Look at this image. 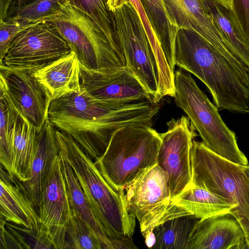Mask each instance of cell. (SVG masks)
<instances>
[{
	"label": "cell",
	"instance_id": "e0dca14e",
	"mask_svg": "<svg viewBox=\"0 0 249 249\" xmlns=\"http://www.w3.org/2000/svg\"><path fill=\"white\" fill-rule=\"evenodd\" d=\"M59 155L56 128L46 120L38 132L37 143L29 179L18 182L38 213L41 193L55 158Z\"/></svg>",
	"mask_w": 249,
	"mask_h": 249
},
{
	"label": "cell",
	"instance_id": "e575fe53",
	"mask_svg": "<svg viewBox=\"0 0 249 249\" xmlns=\"http://www.w3.org/2000/svg\"><path fill=\"white\" fill-rule=\"evenodd\" d=\"M142 235L144 238L146 246L148 248L152 249L156 242V238L153 230L148 231L142 234Z\"/></svg>",
	"mask_w": 249,
	"mask_h": 249
},
{
	"label": "cell",
	"instance_id": "5bb4252c",
	"mask_svg": "<svg viewBox=\"0 0 249 249\" xmlns=\"http://www.w3.org/2000/svg\"><path fill=\"white\" fill-rule=\"evenodd\" d=\"M81 86L94 97L105 101L130 103L152 98L126 66L103 71L80 67Z\"/></svg>",
	"mask_w": 249,
	"mask_h": 249
},
{
	"label": "cell",
	"instance_id": "4fadbf2b",
	"mask_svg": "<svg viewBox=\"0 0 249 249\" xmlns=\"http://www.w3.org/2000/svg\"><path fill=\"white\" fill-rule=\"evenodd\" d=\"M0 86L23 118L37 131L48 119L50 94L33 71L0 64Z\"/></svg>",
	"mask_w": 249,
	"mask_h": 249
},
{
	"label": "cell",
	"instance_id": "836d02e7",
	"mask_svg": "<svg viewBox=\"0 0 249 249\" xmlns=\"http://www.w3.org/2000/svg\"><path fill=\"white\" fill-rule=\"evenodd\" d=\"M14 0H0V21L5 20L7 17L9 9Z\"/></svg>",
	"mask_w": 249,
	"mask_h": 249
},
{
	"label": "cell",
	"instance_id": "d6986e66",
	"mask_svg": "<svg viewBox=\"0 0 249 249\" xmlns=\"http://www.w3.org/2000/svg\"><path fill=\"white\" fill-rule=\"evenodd\" d=\"M80 70V63L71 52L33 73L49 91L53 100L81 89Z\"/></svg>",
	"mask_w": 249,
	"mask_h": 249
},
{
	"label": "cell",
	"instance_id": "9a60e30c",
	"mask_svg": "<svg viewBox=\"0 0 249 249\" xmlns=\"http://www.w3.org/2000/svg\"><path fill=\"white\" fill-rule=\"evenodd\" d=\"M170 26L192 30L199 34L231 61L237 59L227 47L214 23L205 0H162Z\"/></svg>",
	"mask_w": 249,
	"mask_h": 249
},
{
	"label": "cell",
	"instance_id": "44dd1931",
	"mask_svg": "<svg viewBox=\"0 0 249 249\" xmlns=\"http://www.w3.org/2000/svg\"><path fill=\"white\" fill-rule=\"evenodd\" d=\"M172 200L188 214L200 219L227 213L234 216L237 208L236 205L229 203L224 197L193 185Z\"/></svg>",
	"mask_w": 249,
	"mask_h": 249
},
{
	"label": "cell",
	"instance_id": "2e32d148",
	"mask_svg": "<svg viewBox=\"0 0 249 249\" xmlns=\"http://www.w3.org/2000/svg\"><path fill=\"white\" fill-rule=\"evenodd\" d=\"M248 249L245 233L231 213L199 219L192 232L188 249Z\"/></svg>",
	"mask_w": 249,
	"mask_h": 249
},
{
	"label": "cell",
	"instance_id": "f546056e",
	"mask_svg": "<svg viewBox=\"0 0 249 249\" xmlns=\"http://www.w3.org/2000/svg\"><path fill=\"white\" fill-rule=\"evenodd\" d=\"M68 237L69 249H102L91 229L78 215L72 205Z\"/></svg>",
	"mask_w": 249,
	"mask_h": 249
},
{
	"label": "cell",
	"instance_id": "7402d4cb",
	"mask_svg": "<svg viewBox=\"0 0 249 249\" xmlns=\"http://www.w3.org/2000/svg\"><path fill=\"white\" fill-rule=\"evenodd\" d=\"M205 1L228 48L237 59L249 68V44L231 10L216 0H205Z\"/></svg>",
	"mask_w": 249,
	"mask_h": 249
},
{
	"label": "cell",
	"instance_id": "3957f363",
	"mask_svg": "<svg viewBox=\"0 0 249 249\" xmlns=\"http://www.w3.org/2000/svg\"><path fill=\"white\" fill-rule=\"evenodd\" d=\"M59 154L72 169L96 218L110 240L132 238L135 217L129 211L124 191L115 190L94 162L71 137L56 128Z\"/></svg>",
	"mask_w": 249,
	"mask_h": 249
},
{
	"label": "cell",
	"instance_id": "52a82bcc",
	"mask_svg": "<svg viewBox=\"0 0 249 249\" xmlns=\"http://www.w3.org/2000/svg\"><path fill=\"white\" fill-rule=\"evenodd\" d=\"M44 20L57 29L75 53L80 67L103 71L126 66L120 48L90 18L67 2Z\"/></svg>",
	"mask_w": 249,
	"mask_h": 249
},
{
	"label": "cell",
	"instance_id": "8992f818",
	"mask_svg": "<svg viewBox=\"0 0 249 249\" xmlns=\"http://www.w3.org/2000/svg\"><path fill=\"white\" fill-rule=\"evenodd\" d=\"M192 185L207 189L237 206L234 216L249 245V165L232 162L193 141Z\"/></svg>",
	"mask_w": 249,
	"mask_h": 249
},
{
	"label": "cell",
	"instance_id": "ac0fdd59",
	"mask_svg": "<svg viewBox=\"0 0 249 249\" xmlns=\"http://www.w3.org/2000/svg\"><path fill=\"white\" fill-rule=\"evenodd\" d=\"M1 166L0 217L27 231H36L39 216L34 204L20 187L17 179L3 171Z\"/></svg>",
	"mask_w": 249,
	"mask_h": 249
},
{
	"label": "cell",
	"instance_id": "83f0119b",
	"mask_svg": "<svg viewBox=\"0 0 249 249\" xmlns=\"http://www.w3.org/2000/svg\"><path fill=\"white\" fill-rule=\"evenodd\" d=\"M67 2L90 18L107 38L120 48L114 33L112 14L107 0H67Z\"/></svg>",
	"mask_w": 249,
	"mask_h": 249
},
{
	"label": "cell",
	"instance_id": "ffe728a7",
	"mask_svg": "<svg viewBox=\"0 0 249 249\" xmlns=\"http://www.w3.org/2000/svg\"><path fill=\"white\" fill-rule=\"evenodd\" d=\"M38 132L19 113L12 139L11 177L23 182L30 178Z\"/></svg>",
	"mask_w": 249,
	"mask_h": 249
},
{
	"label": "cell",
	"instance_id": "cb8c5ba5",
	"mask_svg": "<svg viewBox=\"0 0 249 249\" xmlns=\"http://www.w3.org/2000/svg\"><path fill=\"white\" fill-rule=\"evenodd\" d=\"M199 219L186 214L159 224L153 229L156 242L152 249H188L192 232Z\"/></svg>",
	"mask_w": 249,
	"mask_h": 249
},
{
	"label": "cell",
	"instance_id": "8d00e7d4",
	"mask_svg": "<svg viewBox=\"0 0 249 249\" xmlns=\"http://www.w3.org/2000/svg\"><path fill=\"white\" fill-rule=\"evenodd\" d=\"M248 249H249V246H248Z\"/></svg>",
	"mask_w": 249,
	"mask_h": 249
},
{
	"label": "cell",
	"instance_id": "484cf974",
	"mask_svg": "<svg viewBox=\"0 0 249 249\" xmlns=\"http://www.w3.org/2000/svg\"><path fill=\"white\" fill-rule=\"evenodd\" d=\"M147 17L161 44L165 57L171 68L175 66L174 52L170 38L172 27L166 18V14L162 0H140Z\"/></svg>",
	"mask_w": 249,
	"mask_h": 249
},
{
	"label": "cell",
	"instance_id": "4dcf8cb0",
	"mask_svg": "<svg viewBox=\"0 0 249 249\" xmlns=\"http://www.w3.org/2000/svg\"><path fill=\"white\" fill-rule=\"evenodd\" d=\"M36 22L8 16L0 21V62L2 61L11 42L20 31Z\"/></svg>",
	"mask_w": 249,
	"mask_h": 249
},
{
	"label": "cell",
	"instance_id": "f1b7e54d",
	"mask_svg": "<svg viewBox=\"0 0 249 249\" xmlns=\"http://www.w3.org/2000/svg\"><path fill=\"white\" fill-rule=\"evenodd\" d=\"M67 0H18L12 16L32 22L45 20Z\"/></svg>",
	"mask_w": 249,
	"mask_h": 249
},
{
	"label": "cell",
	"instance_id": "9c48e42d",
	"mask_svg": "<svg viewBox=\"0 0 249 249\" xmlns=\"http://www.w3.org/2000/svg\"><path fill=\"white\" fill-rule=\"evenodd\" d=\"M114 33L126 66L143 85L152 100L158 90L154 54L139 14L130 2L111 12Z\"/></svg>",
	"mask_w": 249,
	"mask_h": 249
},
{
	"label": "cell",
	"instance_id": "30bf717a",
	"mask_svg": "<svg viewBox=\"0 0 249 249\" xmlns=\"http://www.w3.org/2000/svg\"><path fill=\"white\" fill-rule=\"evenodd\" d=\"M71 205L59 154L55 158L41 193L36 231V248L69 249L68 230Z\"/></svg>",
	"mask_w": 249,
	"mask_h": 249
},
{
	"label": "cell",
	"instance_id": "d6a6232c",
	"mask_svg": "<svg viewBox=\"0 0 249 249\" xmlns=\"http://www.w3.org/2000/svg\"><path fill=\"white\" fill-rule=\"evenodd\" d=\"M113 249H137L134 244L132 238L120 237L110 239Z\"/></svg>",
	"mask_w": 249,
	"mask_h": 249
},
{
	"label": "cell",
	"instance_id": "603a6c76",
	"mask_svg": "<svg viewBox=\"0 0 249 249\" xmlns=\"http://www.w3.org/2000/svg\"><path fill=\"white\" fill-rule=\"evenodd\" d=\"M60 156L62 171L72 207L91 229L102 249H113L110 239L96 218L72 169L68 162Z\"/></svg>",
	"mask_w": 249,
	"mask_h": 249
},
{
	"label": "cell",
	"instance_id": "277c9868",
	"mask_svg": "<svg viewBox=\"0 0 249 249\" xmlns=\"http://www.w3.org/2000/svg\"><path fill=\"white\" fill-rule=\"evenodd\" d=\"M160 133L146 125H130L113 134L103 155L94 162L107 182L116 191L125 187L157 162Z\"/></svg>",
	"mask_w": 249,
	"mask_h": 249
},
{
	"label": "cell",
	"instance_id": "6da1fadb",
	"mask_svg": "<svg viewBox=\"0 0 249 249\" xmlns=\"http://www.w3.org/2000/svg\"><path fill=\"white\" fill-rule=\"evenodd\" d=\"M160 108L151 99L130 103L101 100L81 87L53 100L48 120L71 137L95 162L105 153L115 131L130 125L152 126Z\"/></svg>",
	"mask_w": 249,
	"mask_h": 249
},
{
	"label": "cell",
	"instance_id": "7c38bea8",
	"mask_svg": "<svg viewBox=\"0 0 249 249\" xmlns=\"http://www.w3.org/2000/svg\"><path fill=\"white\" fill-rule=\"evenodd\" d=\"M166 125L167 131L160 133L161 142L157 163L167 175L172 199L192 185L191 152L197 134L186 116L172 118Z\"/></svg>",
	"mask_w": 249,
	"mask_h": 249
},
{
	"label": "cell",
	"instance_id": "d590c367",
	"mask_svg": "<svg viewBox=\"0 0 249 249\" xmlns=\"http://www.w3.org/2000/svg\"><path fill=\"white\" fill-rule=\"evenodd\" d=\"M219 3L229 10H231L232 0H216Z\"/></svg>",
	"mask_w": 249,
	"mask_h": 249
},
{
	"label": "cell",
	"instance_id": "4316f807",
	"mask_svg": "<svg viewBox=\"0 0 249 249\" xmlns=\"http://www.w3.org/2000/svg\"><path fill=\"white\" fill-rule=\"evenodd\" d=\"M127 2H130L133 5L143 23L154 56L158 75L160 77L169 75L172 70L140 0H107V4L109 10L111 12Z\"/></svg>",
	"mask_w": 249,
	"mask_h": 249
},
{
	"label": "cell",
	"instance_id": "7a4b0ae2",
	"mask_svg": "<svg viewBox=\"0 0 249 249\" xmlns=\"http://www.w3.org/2000/svg\"><path fill=\"white\" fill-rule=\"evenodd\" d=\"M175 65L193 73L210 90L219 109L249 113V68L235 63L199 34L179 29L175 44Z\"/></svg>",
	"mask_w": 249,
	"mask_h": 249
},
{
	"label": "cell",
	"instance_id": "5b68a950",
	"mask_svg": "<svg viewBox=\"0 0 249 249\" xmlns=\"http://www.w3.org/2000/svg\"><path fill=\"white\" fill-rule=\"evenodd\" d=\"M174 85L175 104L186 114L204 145L224 159L248 165V160L239 148L235 133L223 122L217 107L190 73L177 70L174 72Z\"/></svg>",
	"mask_w": 249,
	"mask_h": 249
},
{
	"label": "cell",
	"instance_id": "1f68e13d",
	"mask_svg": "<svg viewBox=\"0 0 249 249\" xmlns=\"http://www.w3.org/2000/svg\"><path fill=\"white\" fill-rule=\"evenodd\" d=\"M231 10L249 44V0H232Z\"/></svg>",
	"mask_w": 249,
	"mask_h": 249
},
{
	"label": "cell",
	"instance_id": "8fae6325",
	"mask_svg": "<svg viewBox=\"0 0 249 249\" xmlns=\"http://www.w3.org/2000/svg\"><path fill=\"white\" fill-rule=\"evenodd\" d=\"M71 52L69 44L57 29L49 22L42 20L17 34L0 64L34 71Z\"/></svg>",
	"mask_w": 249,
	"mask_h": 249
},
{
	"label": "cell",
	"instance_id": "ba28073f",
	"mask_svg": "<svg viewBox=\"0 0 249 249\" xmlns=\"http://www.w3.org/2000/svg\"><path fill=\"white\" fill-rule=\"evenodd\" d=\"M124 190L128 210L139 221L142 234L168 219L189 214L173 202L167 175L157 163Z\"/></svg>",
	"mask_w": 249,
	"mask_h": 249
},
{
	"label": "cell",
	"instance_id": "d4e9b609",
	"mask_svg": "<svg viewBox=\"0 0 249 249\" xmlns=\"http://www.w3.org/2000/svg\"><path fill=\"white\" fill-rule=\"evenodd\" d=\"M0 93V161L1 165L11 176L12 142L19 112L1 86Z\"/></svg>",
	"mask_w": 249,
	"mask_h": 249
}]
</instances>
